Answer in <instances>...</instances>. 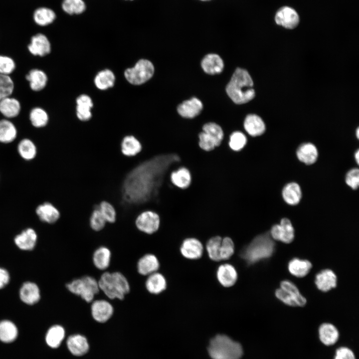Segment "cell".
<instances>
[{"label": "cell", "mask_w": 359, "mask_h": 359, "mask_svg": "<svg viewBox=\"0 0 359 359\" xmlns=\"http://www.w3.org/2000/svg\"><path fill=\"white\" fill-rule=\"evenodd\" d=\"M243 127L246 133L252 137L261 136L265 131V125L263 120L255 114H249L246 117Z\"/></svg>", "instance_id": "15"}, {"label": "cell", "mask_w": 359, "mask_h": 359, "mask_svg": "<svg viewBox=\"0 0 359 359\" xmlns=\"http://www.w3.org/2000/svg\"><path fill=\"white\" fill-rule=\"evenodd\" d=\"M91 108L86 106H76V114L78 118L81 121L89 120L92 117Z\"/></svg>", "instance_id": "55"}, {"label": "cell", "mask_w": 359, "mask_h": 359, "mask_svg": "<svg viewBox=\"0 0 359 359\" xmlns=\"http://www.w3.org/2000/svg\"><path fill=\"white\" fill-rule=\"evenodd\" d=\"M269 233L256 236L240 253V256L248 264H252L272 256L275 244Z\"/></svg>", "instance_id": "4"}, {"label": "cell", "mask_w": 359, "mask_h": 359, "mask_svg": "<svg viewBox=\"0 0 359 359\" xmlns=\"http://www.w3.org/2000/svg\"><path fill=\"white\" fill-rule=\"evenodd\" d=\"M226 91L236 104H242L253 99L255 95L253 82L245 69L237 68L228 83Z\"/></svg>", "instance_id": "2"}, {"label": "cell", "mask_w": 359, "mask_h": 359, "mask_svg": "<svg viewBox=\"0 0 359 359\" xmlns=\"http://www.w3.org/2000/svg\"><path fill=\"white\" fill-rule=\"evenodd\" d=\"M56 14L50 8L42 7L36 9L33 13V19L40 26L47 25L55 20Z\"/></svg>", "instance_id": "37"}, {"label": "cell", "mask_w": 359, "mask_h": 359, "mask_svg": "<svg viewBox=\"0 0 359 359\" xmlns=\"http://www.w3.org/2000/svg\"><path fill=\"white\" fill-rule=\"evenodd\" d=\"M312 268L311 263L307 260L294 258L288 264V270L293 275L298 277L306 276Z\"/></svg>", "instance_id": "33"}, {"label": "cell", "mask_w": 359, "mask_h": 359, "mask_svg": "<svg viewBox=\"0 0 359 359\" xmlns=\"http://www.w3.org/2000/svg\"><path fill=\"white\" fill-rule=\"evenodd\" d=\"M29 118L32 125L37 128L45 126L48 121L47 113L39 107L34 108L31 111Z\"/></svg>", "instance_id": "45"}, {"label": "cell", "mask_w": 359, "mask_h": 359, "mask_svg": "<svg viewBox=\"0 0 359 359\" xmlns=\"http://www.w3.org/2000/svg\"><path fill=\"white\" fill-rule=\"evenodd\" d=\"M180 251L185 258L197 259L202 255L203 246L198 239L194 237H188L183 240Z\"/></svg>", "instance_id": "13"}, {"label": "cell", "mask_w": 359, "mask_h": 359, "mask_svg": "<svg viewBox=\"0 0 359 359\" xmlns=\"http://www.w3.org/2000/svg\"><path fill=\"white\" fill-rule=\"evenodd\" d=\"M216 277L220 284L225 287H229L236 283L237 273L232 265L226 263L218 267Z\"/></svg>", "instance_id": "17"}, {"label": "cell", "mask_w": 359, "mask_h": 359, "mask_svg": "<svg viewBox=\"0 0 359 359\" xmlns=\"http://www.w3.org/2000/svg\"><path fill=\"white\" fill-rule=\"evenodd\" d=\"M136 227L140 231L147 234L157 232L160 226V218L156 212L143 210L137 215L135 219Z\"/></svg>", "instance_id": "8"}, {"label": "cell", "mask_w": 359, "mask_h": 359, "mask_svg": "<svg viewBox=\"0 0 359 359\" xmlns=\"http://www.w3.org/2000/svg\"><path fill=\"white\" fill-rule=\"evenodd\" d=\"M276 296L284 303L291 306H297L294 300L281 288L275 291Z\"/></svg>", "instance_id": "54"}, {"label": "cell", "mask_w": 359, "mask_h": 359, "mask_svg": "<svg viewBox=\"0 0 359 359\" xmlns=\"http://www.w3.org/2000/svg\"><path fill=\"white\" fill-rule=\"evenodd\" d=\"M234 252V245L232 239L228 236H225L222 238L220 250L221 260L229 259Z\"/></svg>", "instance_id": "49"}, {"label": "cell", "mask_w": 359, "mask_h": 359, "mask_svg": "<svg viewBox=\"0 0 359 359\" xmlns=\"http://www.w3.org/2000/svg\"><path fill=\"white\" fill-rule=\"evenodd\" d=\"M98 205L93 207L89 218L90 227L95 231L102 230L106 224V220L98 208Z\"/></svg>", "instance_id": "47"}, {"label": "cell", "mask_w": 359, "mask_h": 359, "mask_svg": "<svg viewBox=\"0 0 359 359\" xmlns=\"http://www.w3.org/2000/svg\"><path fill=\"white\" fill-rule=\"evenodd\" d=\"M66 288L87 303L92 302L100 291L98 281L90 276L74 279L66 284Z\"/></svg>", "instance_id": "6"}, {"label": "cell", "mask_w": 359, "mask_h": 359, "mask_svg": "<svg viewBox=\"0 0 359 359\" xmlns=\"http://www.w3.org/2000/svg\"><path fill=\"white\" fill-rule=\"evenodd\" d=\"M76 103L77 105L87 106L91 108L93 105L91 98L85 94L81 95L77 98Z\"/></svg>", "instance_id": "56"}, {"label": "cell", "mask_w": 359, "mask_h": 359, "mask_svg": "<svg viewBox=\"0 0 359 359\" xmlns=\"http://www.w3.org/2000/svg\"><path fill=\"white\" fill-rule=\"evenodd\" d=\"M345 181L347 184L352 189H357L359 184V169L354 168L350 170L346 176Z\"/></svg>", "instance_id": "52"}, {"label": "cell", "mask_w": 359, "mask_h": 359, "mask_svg": "<svg viewBox=\"0 0 359 359\" xmlns=\"http://www.w3.org/2000/svg\"><path fill=\"white\" fill-rule=\"evenodd\" d=\"M282 194L284 201L291 205L298 204L302 196L300 186L298 183L294 182L287 184L283 187Z\"/></svg>", "instance_id": "29"}, {"label": "cell", "mask_w": 359, "mask_h": 359, "mask_svg": "<svg viewBox=\"0 0 359 359\" xmlns=\"http://www.w3.org/2000/svg\"><path fill=\"white\" fill-rule=\"evenodd\" d=\"M114 308L107 300L99 299L93 301L91 306V314L93 319L98 323L107 322L113 315Z\"/></svg>", "instance_id": "9"}, {"label": "cell", "mask_w": 359, "mask_h": 359, "mask_svg": "<svg viewBox=\"0 0 359 359\" xmlns=\"http://www.w3.org/2000/svg\"><path fill=\"white\" fill-rule=\"evenodd\" d=\"M318 333L321 342L326 346L335 345L338 342L340 336L337 328L334 325L328 323L320 325Z\"/></svg>", "instance_id": "18"}, {"label": "cell", "mask_w": 359, "mask_h": 359, "mask_svg": "<svg viewBox=\"0 0 359 359\" xmlns=\"http://www.w3.org/2000/svg\"><path fill=\"white\" fill-rule=\"evenodd\" d=\"M145 285L149 292L153 294H158L166 289L167 282L162 274L156 272L148 275Z\"/></svg>", "instance_id": "27"}, {"label": "cell", "mask_w": 359, "mask_h": 359, "mask_svg": "<svg viewBox=\"0 0 359 359\" xmlns=\"http://www.w3.org/2000/svg\"><path fill=\"white\" fill-rule=\"evenodd\" d=\"M202 131L210 136L215 141L217 146L221 143L224 133L221 127L214 122H208L204 124Z\"/></svg>", "instance_id": "43"}, {"label": "cell", "mask_w": 359, "mask_h": 359, "mask_svg": "<svg viewBox=\"0 0 359 359\" xmlns=\"http://www.w3.org/2000/svg\"><path fill=\"white\" fill-rule=\"evenodd\" d=\"M66 336V331L61 325H55L47 331L45 336L47 345L52 349L58 348L63 343Z\"/></svg>", "instance_id": "22"}, {"label": "cell", "mask_w": 359, "mask_h": 359, "mask_svg": "<svg viewBox=\"0 0 359 359\" xmlns=\"http://www.w3.org/2000/svg\"><path fill=\"white\" fill-rule=\"evenodd\" d=\"M61 6L66 13L70 15L81 14L86 9V5L83 0H63Z\"/></svg>", "instance_id": "42"}, {"label": "cell", "mask_w": 359, "mask_h": 359, "mask_svg": "<svg viewBox=\"0 0 359 359\" xmlns=\"http://www.w3.org/2000/svg\"><path fill=\"white\" fill-rule=\"evenodd\" d=\"M37 235L35 231L32 228H27L15 237L14 242L20 249L30 250L34 247Z\"/></svg>", "instance_id": "26"}, {"label": "cell", "mask_w": 359, "mask_h": 359, "mask_svg": "<svg viewBox=\"0 0 359 359\" xmlns=\"http://www.w3.org/2000/svg\"><path fill=\"white\" fill-rule=\"evenodd\" d=\"M154 67L147 59H140L132 68L127 69L124 75L126 80L133 85H141L149 80L153 75Z\"/></svg>", "instance_id": "7"}, {"label": "cell", "mask_w": 359, "mask_h": 359, "mask_svg": "<svg viewBox=\"0 0 359 359\" xmlns=\"http://www.w3.org/2000/svg\"><path fill=\"white\" fill-rule=\"evenodd\" d=\"M170 179L174 185L184 189L189 185L191 178L188 170L185 167H181L171 173Z\"/></svg>", "instance_id": "34"}, {"label": "cell", "mask_w": 359, "mask_h": 359, "mask_svg": "<svg viewBox=\"0 0 359 359\" xmlns=\"http://www.w3.org/2000/svg\"><path fill=\"white\" fill-rule=\"evenodd\" d=\"M202 108L203 105L200 100L193 97L180 104L178 107V112L181 117L191 119L199 114Z\"/></svg>", "instance_id": "16"}, {"label": "cell", "mask_w": 359, "mask_h": 359, "mask_svg": "<svg viewBox=\"0 0 359 359\" xmlns=\"http://www.w3.org/2000/svg\"></svg>", "instance_id": "61"}, {"label": "cell", "mask_w": 359, "mask_h": 359, "mask_svg": "<svg viewBox=\"0 0 359 359\" xmlns=\"http://www.w3.org/2000/svg\"><path fill=\"white\" fill-rule=\"evenodd\" d=\"M275 22L285 28L293 29L299 23V17L297 12L288 6L281 7L275 15Z\"/></svg>", "instance_id": "12"}, {"label": "cell", "mask_w": 359, "mask_h": 359, "mask_svg": "<svg viewBox=\"0 0 359 359\" xmlns=\"http://www.w3.org/2000/svg\"><path fill=\"white\" fill-rule=\"evenodd\" d=\"M334 359H356L353 351L347 347H341L335 352Z\"/></svg>", "instance_id": "53"}, {"label": "cell", "mask_w": 359, "mask_h": 359, "mask_svg": "<svg viewBox=\"0 0 359 359\" xmlns=\"http://www.w3.org/2000/svg\"><path fill=\"white\" fill-rule=\"evenodd\" d=\"M14 88L13 82L8 75L0 74V101L9 97Z\"/></svg>", "instance_id": "48"}, {"label": "cell", "mask_w": 359, "mask_h": 359, "mask_svg": "<svg viewBox=\"0 0 359 359\" xmlns=\"http://www.w3.org/2000/svg\"><path fill=\"white\" fill-rule=\"evenodd\" d=\"M15 68L14 61L10 57L0 56V74L8 75Z\"/></svg>", "instance_id": "51"}, {"label": "cell", "mask_w": 359, "mask_h": 359, "mask_svg": "<svg viewBox=\"0 0 359 359\" xmlns=\"http://www.w3.org/2000/svg\"><path fill=\"white\" fill-rule=\"evenodd\" d=\"M98 282L100 290L111 299L123 300L130 290L128 280L119 272H105Z\"/></svg>", "instance_id": "5"}, {"label": "cell", "mask_w": 359, "mask_h": 359, "mask_svg": "<svg viewBox=\"0 0 359 359\" xmlns=\"http://www.w3.org/2000/svg\"><path fill=\"white\" fill-rule=\"evenodd\" d=\"M9 275L8 272L0 268V289L4 287L8 282Z\"/></svg>", "instance_id": "57"}, {"label": "cell", "mask_w": 359, "mask_h": 359, "mask_svg": "<svg viewBox=\"0 0 359 359\" xmlns=\"http://www.w3.org/2000/svg\"><path fill=\"white\" fill-rule=\"evenodd\" d=\"M206 349L211 359H241L244 355L241 343L223 334L210 338Z\"/></svg>", "instance_id": "3"}, {"label": "cell", "mask_w": 359, "mask_h": 359, "mask_svg": "<svg viewBox=\"0 0 359 359\" xmlns=\"http://www.w3.org/2000/svg\"><path fill=\"white\" fill-rule=\"evenodd\" d=\"M111 258V253L110 249L106 247L101 246L93 253V262L97 269L104 270L109 266Z\"/></svg>", "instance_id": "30"}, {"label": "cell", "mask_w": 359, "mask_h": 359, "mask_svg": "<svg viewBox=\"0 0 359 359\" xmlns=\"http://www.w3.org/2000/svg\"><path fill=\"white\" fill-rule=\"evenodd\" d=\"M18 151L20 155L25 160L33 159L36 153L34 144L29 139L21 140L18 145Z\"/></svg>", "instance_id": "46"}, {"label": "cell", "mask_w": 359, "mask_h": 359, "mask_svg": "<svg viewBox=\"0 0 359 359\" xmlns=\"http://www.w3.org/2000/svg\"><path fill=\"white\" fill-rule=\"evenodd\" d=\"M26 79L29 82L31 89L35 91L43 89L46 85L47 77L46 74L39 69H32L26 75Z\"/></svg>", "instance_id": "31"}, {"label": "cell", "mask_w": 359, "mask_h": 359, "mask_svg": "<svg viewBox=\"0 0 359 359\" xmlns=\"http://www.w3.org/2000/svg\"><path fill=\"white\" fill-rule=\"evenodd\" d=\"M143 146L140 141L133 135L124 137L120 145V151L123 156L127 157L136 156L140 153Z\"/></svg>", "instance_id": "20"}, {"label": "cell", "mask_w": 359, "mask_h": 359, "mask_svg": "<svg viewBox=\"0 0 359 359\" xmlns=\"http://www.w3.org/2000/svg\"><path fill=\"white\" fill-rule=\"evenodd\" d=\"M16 130L14 125L7 120H0V142L8 143L16 137Z\"/></svg>", "instance_id": "38"}, {"label": "cell", "mask_w": 359, "mask_h": 359, "mask_svg": "<svg viewBox=\"0 0 359 359\" xmlns=\"http://www.w3.org/2000/svg\"><path fill=\"white\" fill-rule=\"evenodd\" d=\"M19 295L21 300L25 303L32 305L40 299V291L38 286L34 283L27 282L21 286Z\"/></svg>", "instance_id": "25"}, {"label": "cell", "mask_w": 359, "mask_h": 359, "mask_svg": "<svg viewBox=\"0 0 359 359\" xmlns=\"http://www.w3.org/2000/svg\"><path fill=\"white\" fill-rule=\"evenodd\" d=\"M28 48L33 55L43 56L50 53V43L45 35L38 33L32 37Z\"/></svg>", "instance_id": "14"}, {"label": "cell", "mask_w": 359, "mask_h": 359, "mask_svg": "<svg viewBox=\"0 0 359 359\" xmlns=\"http://www.w3.org/2000/svg\"><path fill=\"white\" fill-rule=\"evenodd\" d=\"M115 77L112 71L109 69L99 72L94 79V83L97 88L105 90L113 86Z\"/></svg>", "instance_id": "36"}, {"label": "cell", "mask_w": 359, "mask_h": 359, "mask_svg": "<svg viewBox=\"0 0 359 359\" xmlns=\"http://www.w3.org/2000/svg\"><path fill=\"white\" fill-rule=\"evenodd\" d=\"M129 173L122 186L124 199L129 204L144 205V210L157 196L163 183L175 171L170 154H159L144 159Z\"/></svg>", "instance_id": "1"}, {"label": "cell", "mask_w": 359, "mask_h": 359, "mask_svg": "<svg viewBox=\"0 0 359 359\" xmlns=\"http://www.w3.org/2000/svg\"><path fill=\"white\" fill-rule=\"evenodd\" d=\"M98 208L106 222L114 223L117 219V211L113 205L107 200H102L98 205Z\"/></svg>", "instance_id": "44"}, {"label": "cell", "mask_w": 359, "mask_h": 359, "mask_svg": "<svg viewBox=\"0 0 359 359\" xmlns=\"http://www.w3.org/2000/svg\"><path fill=\"white\" fill-rule=\"evenodd\" d=\"M160 267L157 257L152 254H146L141 257L137 263V270L142 275L148 276L157 272Z\"/></svg>", "instance_id": "19"}, {"label": "cell", "mask_w": 359, "mask_h": 359, "mask_svg": "<svg viewBox=\"0 0 359 359\" xmlns=\"http://www.w3.org/2000/svg\"><path fill=\"white\" fill-rule=\"evenodd\" d=\"M18 330L12 322L3 320L0 322V341L5 343L13 342L17 338Z\"/></svg>", "instance_id": "35"}, {"label": "cell", "mask_w": 359, "mask_h": 359, "mask_svg": "<svg viewBox=\"0 0 359 359\" xmlns=\"http://www.w3.org/2000/svg\"><path fill=\"white\" fill-rule=\"evenodd\" d=\"M280 286L294 300L297 306H303L306 304V299L301 294L294 283L288 280H284L281 282Z\"/></svg>", "instance_id": "39"}, {"label": "cell", "mask_w": 359, "mask_h": 359, "mask_svg": "<svg viewBox=\"0 0 359 359\" xmlns=\"http://www.w3.org/2000/svg\"><path fill=\"white\" fill-rule=\"evenodd\" d=\"M356 136H357V138L359 139V128H358V129H357V131H356Z\"/></svg>", "instance_id": "59"}, {"label": "cell", "mask_w": 359, "mask_h": 359, "mask_svg": "<svg viewBox=\"0 0 359 359\" xmlns=\"http://www.w3.org/2000/svg\"><path fill=\"white\" fill-rule=\"evenodd\" d=\"M36 212L41 220L49 223L55 222L60 217L59 210L49 202L39 205Z\"/></svg>", "instance_id": "28"}, {"label": "cell", "mask_w": 359, "mask_h": 359, "mask_svg": "<svg viewBox=\"0 0 359 359\" xmlns=\"http://www.w3.org/2000/svg\"><path fill=\"white\" fill-rule=\"evenodd\" d=\"M198 145L202 150L209 152L213 150L217 145L214 140L203 131L198 134Z\"/></svg>", "instance_id": "50"}, {"label": "cell", "mask_w": 359, "mask_h": 359, "mask_svg": "<svg viewBox=\"0 0 359 359\" xmlns=\"http://www.w3.org/2000/svg\"><path fill=\"white\" fill-rule=\"evenodd\" d=\"M201 65L204 71L209 74L219 73L224 67L222 59L216 54L206 55L202 59Z\"/></svg>", "instance_id": "23"}, {"label": "cell", "mask_w": 359, "mask_h": 359, "mask_svg": "<svg viewBox=\"0 0 359 359\" xmlns=\"http://www.w3.org/2000/svg\"><path fill=\"white\" fill-rule=\"evenodd\" d=\"M222 237L219 235H215L209 238L206 245L208 255L210 259L215 261L221 260L220 250Z\"/></svg>", "instance_id": "40"}, {"label": "cell", "mask_w": 359, "mask_h": 359, "mask_svg": "<svg viewBox=\"0 0 359 359\" xmlns=\"http://www.w3.org/2000/svg\"><path fill=\"white\" fill-rule=\"evenodd\" d=\"M20 110V103L15 98L7 97L0 101V112L7 118L17 116Z\"/></svg>", "instance_id": "32"}, {"label": "cell", "mask_w": 359, "mask_h": 359, "mask_svg": "<svg viewBox=\"0 0 359 359\" xmlns=\"http://www.w3.org/2000/svg\"><path fill=\"white\" fill-rule=\"evenodd\" d=\"M247 142V135L242 131H235L229 136L228 145L232 150L237 152L241 150Z\"/></svg>", "instance_id": "41"}, {"label": "cell", "mask_w": 359, "mask_h": 359, "mask_svg": "<svg viewBox=\"0 0 359 359\" xmlns=\"http://www.w3.org/2000/svg\"><path fill=\"white\" fill-rule=\"evenodd\" d=\"M355 158L357 164L359 163V151L358 150L355 154Z\"/></svg>", "instance_id": "58"}, {"label": "cell", "mask_w": 359, "mask_h": 359, "mask_svg": "<svg viewBox=\"0 0 359 359\" xmlns=\"http://www.w3.org/2000/svg\"><path fill=\"white\" fill-rule=\"evenodd\" d=\"M270 234L273 239L289 243L294 239V229L290 220L284 218L281 220L280 224L272 227Z\"/></svg>", "instance_id": "10"}, {"label": "cell", "mask_w": 359, "mask_h": 359, "mask_svg": "<svg viewBox=\"0 0 359 359\" xmlns=\"http://www.w3.org/2000/svg\"><path fill=\"white\" fill-rule=\"evenodd\" d=\"M200 0L206 1V0Z\"/></svg>", "instance_id": "60"}, {"label": "cell", "mask_w": 359, "mask_h": 359, "mask_svg": "<svg viewBox=\"0 0 359 359\" xmlns=\"http://www.w3.org/2000/svg\"><path fill=\"white\" fill-rule=\"evenodd\" d=\"M298 160L306 165L314 164L317 160L318 153L316 146L310 143L300 145L296 152Z\"/></svg>", "instance_id": "24"}, {"label": "cell", "mask_w": 359, "mask_h": 359, "mask_svg": "<svg viewBox=\"0 0 359 359\" xmlns=\"http://www.w3.org/2000/svg\"><path fill=\"white\" fill-rule=\"evenodd\" d=\"M65 343L69 352L72 355L77 357L84 355L89 349L87 338L84 336L79 334L68 336Z\"/></svg>", "instance_id": "11"}, {"label": "cell", "mask_w": 359, "mask_h": 359, "mask_svg": "<svg viewBox=\"0 0 359 359\" xmlns=\"http://www.w3.org/2000/svg\"><path fill=\"white\" fill-rule=\"evenodd\" d=\"M315 284L317 288L322 291L327 292L336 287L337 276L334 272L330 269H325L318 273L315 278Z\"/></svg>", "instance_id": "21"}]
</instances>
